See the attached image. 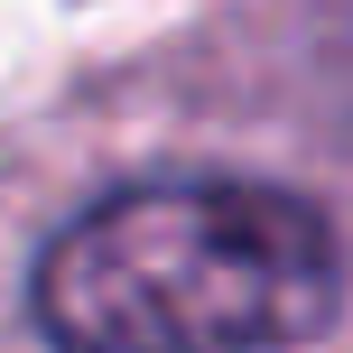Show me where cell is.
Masks as SVG:
<instances>
[{"mask_svg":"<svg viewBox=\"0 0 353 353\" xmlns=\"http://www.w3.org/2000/svg\"><path fill=\"white\" fill-rule=\"evenodd\" d=\"M335 307V223L261 176L112 186L28 270V316L56 353H288Z\"/></svg>","mask_w":353,"mask_h":353,"instance_id":"1","label":"cell"}]
</instances>
